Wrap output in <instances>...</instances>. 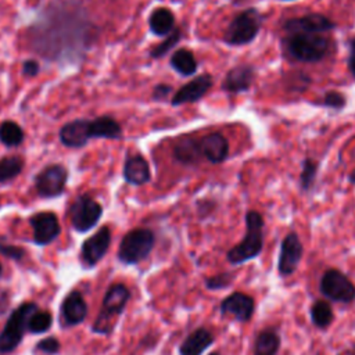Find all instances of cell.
<instances>
[{
  "label": "cell",
  "mask_w": 355,
  "mask_h": 355,
  "mask_svg": "<svg viewBox=\"0 0 355 355\" xmlns=\"http://www.w3.org/2000/svg\"><path fill=\"white\" fill-rule=\"evenodd\" d=\"M352 355H355V347H354V351H352Z\"/></svg>",
  "instance_id": "cell-45"
},
{
  "label": "cell",
  "mask_w": 355,
  "mask_h": 355,
  "mask_svg": "<svg viewBox=\"0 0 355 355\" xmlns=\"http://www.w3.org/2000/svg\"><path fill=\"white\" fill-rule=\"evenodd\" d=\"M0 141L6 147H17L24 141V130L14 121H4L0 125Z\"/></svg>",
  "instance_id": "cell-28"
},
{
  "label": "cell",
  "mask_w": 355,
  "mask_h": 355,
  "mask_svg": "<svg viewBox=\"0 0 355 355\" xmlns=\"http://www.w3.org/2000/svg\"><path fill=\"white\" fill-rule=\"evenodd\" d=\"M232 282H233V275L225 272V273H219V275L207 277L204 284L208 290H222V288L229 287L232 284Z\"/></svg>",
  "instance_id": "cell-36"
},
{
  "label": "cell",
  "mask_w": 355,
  "mask_h": 355,
  "mask_svg": "<svg viewBox=\"0 0 355 355\" xmlns=\"http://www.w3.org/2000/svg\"><path fill=\"white\" fill-rule=\"evenodd\" d=\"M336 22L331 21L327 15L322 12H309L301 17H293L283 22L282 29L286 35L288 33H320L326 35L327 32L336 29Z\"/></svg>",
  "instance_id": "cell-10"
},
{
  "label": "cell",
  "mask_w": 355,
  "mask_h": 355,
  "mask_svg": "<svg viewBox=\"0 0 355 355\" xmlns=\"http://www.w3.org/2000/svg\"><path fill=\"white\" fill-rule=\"evenodd\" d=\"M0 254L12 261H21L25 257V250L19 245L10 244L4 236L0 234Z\"/></svg>",
  "instance_id": "cell-35"
},
{
  "label": "cell",
  "mask_w": 355,
  "mask_h": 355,
  "mask_svg": "<svg viewBox=\"0 0 355 355\" xmlns=\"http://www.w3.org/2000/svg\"><path fill=\"white\" fill-rule=\"evenodd\" d=\"M68 179V171L61 164H51L35 176V189L39 197L54 198L62 194Z\"/></svg>",
  "instance_id": "cell-9"
},
{
  "label": "cell",
  "mask_w": 355,
  "mask_h": 355,
  "mask_svg": "<svg viewBox=\"0 0 355 355\" xmlns=\"http://www.w3.org/2000/svg\"><path fill=\"white\" fill-rule=\"evenodd\" d=\"M53 324V316L49 311H40L36 309L28 320V327L26 330L31 334H42L46 333Z\"/></svg>",
  "instance_id": "cell-31"
},
{
  "label": "cell",
  "mask_w": 355,
  "mask_h": 355,
  "mask_svg": "<svg viewBox=\"0 0 355 355\" xmlns=\"http://www.w3.org/2000/svg\"><path fill=\"white\" fill-rule=\"evenodd\" d=\"M255 302L252 297L244 293H233L220 302V312L230 315L239 322H248L254 313Z\"/></svg>",
  "instance_id": "cell-17"
},
{
  "label": "cell",
  "mask_w": 355,
  "mask_h": 355,
  "mask_svg": "<svg viewBox=\"0 0 355 355\" xmlns=\"http://www.w3.org/2000/svg\"><path fill=\"white\" fill-rule=\"evenodd\" d=\"M90 133L92 137L118 140L122 136V129L114 118L103 115L96 119H90Z\"/></svg>",
  "instance_id": "cell-23"
},
{
  "label": "cell",
  "mask_w": 355,
  "mask_h": 355,
  "mask_svg": "<svg viewBox=\"0 0 355 355\" xmlns=\"http://www.w3.org/2000/svg\"><path fill=\"white\" fill-rule=\"evenodd\" d=\"M172 93V87L169 85H165V83H158L154 90H153V100H164L166 98L169 94Z\"/></svg>",
  "instance_id": "cell-38"
},
{
  "label": "cell",
  "mask_w": 355,
  "mask_h": 355,
  "mask_svg": "<svg viewBox=\"0 0 355 355\" xmlns=\"http://www.w3.org/2000/svg\"><path fill=\"white\" fill-rule=\"evenodd\" d=\"M175 17L173 12L165 7L155 8L148 18L150 31L157 36H164L171 33L175 28Z\"/></svg>",
  "instance_id": "cell-24"
},
{
  "label": "cell",
  "mask_w": 355,
  "mask_h": 355,
  "mask_svg": "<svg viewBox=\"0 0 355 355\" xmlns=\"http://www.w3.org/2000/svg\"><path fill=\"white\" fill-rule=\"evenodd\" d=\"M87 316V304L80 291L68 293L60 306V323L62 327L80 324Z\"/></svg>",
  "instance_id": "cell-15"
},
{
  "label": "cell",
  "mask_w": 355,
  "mask_h": 355,
  "mask_svg": "<svg viewBox=\"0 0 355 355\" xmlns=\"http://www.w3.org/2000/svg\"><path fill=\"white\" fill-rule=\"evenodd\" d=\"M171 67L183 76H190L197 72L198 64L194 54L187 49L176 50L171 57Z\"/></svg>",
  "instance_id": "cell-26"
},
{
  "label": "cell",
  "mask_w": 355,
  "mask_h": 355,
  "mask_svg": "<svg viewBox=\"0 0 355 355\" xmlns=\"http://www.w3.org/2000/svg\"><path fill=\"white\" fill-rule=\"evenodd\" d=\"M348 47H349V54H348L347 65H348V69H349L352 78L355 79V36H352V37L349 39Z\"/></svg>",
  "instance_id": "cell-40"
},
{
  "label": "cell",
  "mask_w": 355,
  "mask_h": 355,
  "mask_svg": "<svg viewBox=\"0 0 355 355\" xmlns=\"http://www.w3.org/2000/svg\"><path fill=\"white\" fill-rule=\"evenodd\" d=\"M24 168V159L18 155L0 158V183H6L17 178Z\"/></svg>",
  "instance_id": "cell-30"
},
{
  "label": "cell",
  "mask_w": 355,
  "mask_h": 355,
  "mask_svg": "<svg viewBox=\"0 0 355 355\" xmlns=\"http://www.w3.org/2000/svg\"><path fill=\"white\" fill-rule=\"evenodd\" d=\"M333 318H334L333 309L327 301L318 300L313 302L311 308V319L316 327L319 329L327 327L333 322Z\"/></svg>",
  "instance_id": "cell-29"
},
{
  "label": "cell",
  "mask_w": 355,
  "mask_h": 355,
  "mask_svg": "<svg viewBox=\"0 0 355 355\" xmlns=\"http://www.w3.org/2000/svg\"><path fill=\"white\" fill-rule=\"evenodd\" d=\"M348 182L349 183H352V184H355V168L351 171V173L348 175Z\"/></svg>",
  "instance_id": "cell-41"
},
{
  "label": "cell",
  "mask_w": 355,
  "mask_h": 355,
  "mask_svg": "<svg viewBox=\"0 0 355 355\" xmlns=\"http://www.w3.org/2000/svg\"><path fill=\"white\" fill-rule=\"evenodd\" d=\"M280 348V336L272 329H263L258 333L254 343V355H276Z\"/></svg>",
  "instance_id": "cell-25"
},
{
  "label": "cell",
  "mask_w": 355,
  "mask_h": 355,
  "mask_svg": "<svg viewBox=\"0 0 355 355\" xmlns=\"http://www.w3.org/2000/svg\"><path fill=\"white\" fill-rule=\"evenodd\" d=\"M202 157L211 164H222L229 155V141L220 132H211L200 139Z\"/></svg>",
  "instance_id": "cell-19"
},
{
  "label": "cell",
  "mask_w": 355,
  "mask_h": 355,
  "mask_svg": "<svg viewBox=\"0 0 355 355\" xmlns=\"http://www.w3.org/2000/svg\"><path fill=\"white\" fill-rule=\"evenodd\" d=\"M1 270H3V268H1V263H0V275H1Z\"/></svg>",
  "instance_id": "cell-43"
},
{
  "label": "cell",
  "mask_w": 355,
  "mask_h": 355,
  "mask_svg": "<svg viewBox=\"0 0 355 355\" xmlns=\"http://www.w3.org/2000/svg\"><path fill=\"white\" fill-rule=\"evenodd\" d=\"M280 1H294V0H280Z\"/></svg>",
  "instance_id": "cell-44"
},
{
  "label": "cell",
  "mask_w": 355,
  "mask_h": 355,
  "mask_svg": "<svg viewBox=\"0 0 355 355\" xmlns=\"http://www.w3.org/2000/svg\"><path fill=\"white\" fill-rule=\"evenodd\" d=\"M130 300V290L123 283L112 284L104 294L100 312L92 326V330L98 334H111L115 329L116 319L123 312Z\"/></svg>",
  "instance_id": "cell-3"
},
{
  "label": "cell",
  "mask_w": 355,
  "mask_h": 355,
  "mask_svg": "<svg viewBox=\"0 0 355 355\" xmlns=\"http://www.w3.org/2000/svg\"><path fill=\"white\" fill-rule=\"evenodd\" d=\"M312 82V78L309 75H306L302 71H294L290 72L284 76V85L290 92H295V93H302L305 92L309 85Z\"/></svg>",
  "instance_id": "cell-33"
},
{
  "label": "cell",
  "mask_w": 355,
  "mask_h": 355,
  "mask_svg": "<svg viewBox=\"0 0 355 355\" xmlns=\"http://www.w3.org/2000/svg\"><path fill=\"white\" fill-rule=\"evenodd\" d=\"M173 157L184 165L198 164L204 158L200 148V140L191 136L178 139L173 144Z\"/></svg>",
  "instance_id": "cell-21"
},
{
  "label": "cell",
  "mask_w": 355,
  "mask_h": 355,
  "mask_svg": "<svg viewBox=\"0 0 355 355\" xmlns=\"http://www.w3.org/2000/svg\"><path fill=\"white\" fill-rule=\"evenodd\" d=\"M29 223L33 229V243L36 245L51 244L61 233L58 218L50 211L33 214L29 218Z\"/></svg>",
  "instance_id": "cell-12"
},
{
  "label": "cell",
  "mask_w": 355,
  "mask_h": 355,
  "mask_svg": "<svg viewBox=\"0 0 355 355\" xmlns=\"http://www.w3.org/2000/svg\"><path fill=\"white\" fill-rule=\"evenodd\" d=\"M90 137V119H73L60 129V140L69 148H80L86 146Z\"/></svg>",
  "instance_id": "cell-18"
},
{
  "label": "cell",
  "mask_w": 355,
  "mask_h": 355,
  "mask_svg": "<svg viewBox=\"0 0 355 355\" xmlns=\"http://www.w3.org/2000/svg\"><path fill=\"white\" fill-rule=\"evenodd\" d=\"M111 244V230L108 226L100 227L93 236L82 243L79 258L83 268L96 266L107 254Z\"/></svg>",
  "instance_id": "cell-11"
},
{
  "label": "cell",
  "mask_w": 355,
  "mask_h": 355,
  "mask_svg": "<svg viewBox=\"0 0 355 355\" xmlns=\"http://www.w3.org/2000/svg\"><path fill=\"white\" fill-rule=\"evenodd\" d=\"M214 85V78L209 73H202L183 85L180 89L176 90L173 94L171 104L172 105H182V104H189V103H196L200 98H202L208 90Z\"/></svg>",
  "instance_id": "cell-16"
},
{
  "label": "cell",
  "mask_w": 355,
  "mask_h": 355,
  "mask_svg": "<svg viewBox=\"0 0 355 355\" xmlns=\"http://www.w3.org/2000/svg\"><path fill=\"white\" fill-rule=\"evenodd\" d=\"M209 355H219V354H218V352H211Z\"/></svg>",
  "instance_id": "cell-42"
},
{
  "label": "cell",
  "mask_w": 355,
  "mask_h": 355,
  "mask_svg": "<svg viewBox=\"0 0 355 355\" xmlns=\"http://www.w3.org/2000/svg\"><path fill=\"white\" fill-rule=\"evenodd\" d=\"M103 215V207L90 196L80 194L69 208V219L73 230L86 233L93 229Z\"/></svg>",
  "instance_id": "cell-7"
},
{
  "label": "cell",
  "mask_w": 355,
  "mask_h": 355,
  "mask_svg": "<svg viewBox=\"0 0 355 355\" xmlns=\"http://www.w3.org/2000/svg\"><path fill=\"white\" fill-rule=\"evenodd\" d=\"M123 179L125 182L141 186L151 179L150 166L141 154H132L123 164Z\"/></svg>",
  "instance_id": "cell-20"
},
{
  "label": "cell",
  "mask_w": 355,
  "mask_h": 355,
  "mask_svg": "<svg viewBox=\"0 0 355 355\" xmlns=\"http://www.w3.org/2000/svg\"><path fill=\"white\" fill-rule=\"evenodd\" d=\"M244 222L245 234L243 240L226 252V258L232 265H240L257 258L263 248V216L258 211L250 209L245 212Z\"/></svg>",
  "instance_id": "cell-2"
},
{
  "label": "cell",
  "mask_w": 355,
  "mask_h": 355,
  "mask_svg": "<svg viewBox=\"0 0 355 355\" xmlns=\"http://www.w3.org/2000/svg\"><path fill=\"white\" fill-rule=\"evenodd\" d=\"M304 247L295 232H290L284 236L280 244V254L277 261V270L282 276H290L298 268L302 258Z\"/></svg>",
  "instance_id": "cell-13"
},
{
  "label": "cell",
  "mask_w": 355,
  "mask_h": 355,
  "mask_svg": "<svg viewBox=\"0 0 355 355\" xmlns=\"http://www.w3.org/2000/svg\"><path fill=\"white\" fill-rule=\"evenodd\" d=\"M39 309L35 302H22L8 316L0 331V354L12 352L22 341L28 327L29 316Z\"/></svg>",
  "instance_id": "cell-6"
},
{
  "label": "cell",
  "mask_w": 355,
  "mask_h": 355,
  "mask_svg": "<svg viewBox=\"0 0 355 355\" xmlns=\"http://www.w3.org/2000/svg\"><path fill=\"white\" fill-rule=\"evenodd\" d=\"M257 78V69L254 65L243 62L239 64L233 68H230L223 80H222V90L230 94H237V93H243L251 89V86L254 85V80Z\"/></svg>",
  "instance_id": "cell-14"
},
{
  "label": "cell",
  "mask_w": 355,
  "mask_h": 355,
  "mask_svg": "<svg viewBox=\"0 0 355 355\" xmlns=\"http://www.w3.org/2000/svg\"><path fill=\"white\" fill-rule=\"evenodd\" d=\"M155 234L146 227L129 230L121 240L118 248V261L123 265H136L144 261L153 251Z\"/></svg>",
  "instance_id": "cell-5"
},
{
  "label": "cell",
  "mask_w": 355,
  "mask_h": 355,
  "mask_svg": "<svg viewBox=\"0 0 355 355\" xmlns=\"http://www.w3.org/2000/svg\"><path fill=\"white\" fill-rule=\"evenodd\" d=\"M180 37H182V31H180L179 28H175V29L169 33V36H168L165 40H162L161 43H158V44L151 50V53H150L151 58H161V57H164L166 53H169V51L179 43Z\"/></svg>",
  "instance_id": "cell-34"
},
{
  "label": "cell",
  "mask_w": 355,
  "mask_h": 355,
  "mask_svg": "<svg viewBox=\"0 0 355 355\" xmlns=\"http://www.w3.org/2000/svg\"><path fill=\"white\" fill-rule=\"evenodd\" d=\"M265 17L259 10L250 7L236 14L229 22L223 42L229 46H245L252 43L261 32Z\"/></svg>",
  "instance_id": "cell-4"
},
{
  "label": "cell",
  "mask_w": 355,
  "mask_h": 355,
  "mask_svg": "<svg viewBox=\"0 0 355 355\" xmlns=\"http://www.w3.org/2000/svg\"><path fill=\"white\" fill-rule=\"evenodd\" d=\"M319 162L312 157H305L301 162L300 171V187L302 191H309L315 186L318 176Z\"/></svg>",
  "instance_id": "cell-27"
},
{
  "label": "cell",
  "mask_w": 355,
  "mask_h": 355,
  "mask_svg": "<svg viewBox=\"0 0 355 355\" xmlns=\"http://www.w3.org/2000/svg\"><path fill=\"white\" fill-rule=\"evenodd\" d=\"M60 349H61V344L53 336L37 341L33 348L35 352H40V354H46V355H55L60 352Z\"/></svg>",
  "instance_id": "cell-37"
},
{
  "label": "cell",
  "mask_w": 355,
  "mask_h": 355,
  "mask_svg": "<svg viewBox=\"0 0 355 355\" xmlns=\"http://www.w3.org/2000/svg\"><path fill=\"white\" fill-rule=\"evenodd\" d=\"M280 50L288 61L316 64L336 51V42L320 33H288L280 39Z\"/></svg>",
  "instance_id": "cell-1"
},
{
  "label": "cell",
  "mask_w": 355,
  "mask_h": 355,
  "mask_svg": "<svg viewBox=\"0 0 355 355\" xmlns=\"http://www.w3.org/2000/svg\"><path fill=\"white\" fill-rule=\"evenodd\" d=\"M39 69H40L39 62L35 61V60H26V61H24V64H22V72H24V75L28 76V78L36 76V75L39 73Z\"/></svg>",
  "instance_id": "cell-39"
},
{
  "label": "cell",
  "mask_w": 355,
  "mask_h": 355,
  "mask_svg": "<svg viewBox=\"0 0 355 355\" xmlns=\"http://www.w3.org/2000/svg\"><path fill=\"white\" fill-rule=\"evenodd\" d=\"M214 343L212 333L205 327L193 330L179 345V355H201Z\"/></svg>",
  "instance_id": "cell-22"
},
{
  "label": "cell",
  "mask_w": 355,
  "mask_h": 355,
  "mask_svg": "<svg viewBox=\"0 0 355 355\" xmlns=\"http://www.w3.org/2000/svg\"><path fill=\"white\" fill-rule=\"evenodd\" d=\"M318 107L334 110V111H341L347 107V97L338 90H327L323 93L322 98L313 103Z\"/></svg>",
  "instance_id": "cell-32"
},
{
  "label": "cell",
  "mask_w": 355,
  "mask_h": 355,
  "mask_svg": "<svg viewBox=\"0 0 355 355\" xmlns=\"http://www.w3.org/2000/svg\"><path fill=\"white\" fill-rule=\"evenodd\" d=\"M322 294L334 301L349 304L355 300V286L354 283L338 269H327L320 279Z\"/></svg>",
  "instance_id": "cell-8"
}]
</instances>
